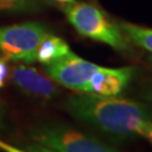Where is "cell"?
I'll return each instance as SVG.
<instances>
[{
	"instance_id": "8fae6325",
	"label": "cell",
	"mask_w": 152,
	"mask_h": 152,
	"mask_svg": "<svg viewBox=\"0 0 152 152\" xmlns=\"http://www.w3.org/2000/svg\"><path fill=\"white\" fill-rule=\"evenodd\" d=\"M9 78V66L7 64V60L0 58V88L5 87L6 82Z\"/></svg>"
},
{
	"instance_id": "7a4b0ae2",
	"label": "cell",
	"mask_w": 152,
	"mask_h": 152,
	"mask_svg": "<svg viewBox=\"0 0 152 152\" xmlns=\"http://www.w3.org/2000/svg\"><path fill=\"white\" fill-rule=\"evenodd\" d=\"M63 11L66 19L80 35L107 44L120 52L130 50V39L120 26L110 22L94 5L72 1L65 4Z\"/></svg>"
},
{
	"instance_id": "6da1fadb",
	"label": "cell",
	"mask_w": 152,
	"mask_h": 152,
	"mask_svg": "<svg viewBox=\"0 0 152 152\" xmlns=\"http://www.w3.org/2000/svg\"><path fill=\"white\" fill-rule=\"evenodd\" d=\"M64 108L77 121L117 142L145 136L152 125V106L142 102L80 92L68 97Z\"/></svg>"
},
{
	"instance_id": "8992f818",
	"label": "cell",
	"mask_w": 152,
	"mask_h": 152,
	"mask_svg": "<svg viewBox=\"0 0 152 152\" xmlns=\"http://www.w3.org/2000/svg\"><path fill=\"white\" fill-rule=\"evenodd\" d=\"M136 69L133 66L104 68L99 66L87 85L86 94L115 97L124 91L132 81Z\"/></svg>"
},
{
	"instance_id": "277c9868",
	"label": "cell",
	"mask_w": 152,
	"mask_h": 152,
	"mask_svg": "<svg viewBox=\"0 0 152 152\" xmlns=\"http://www.w3.org/2000/svg\"><path fill=\"white\" fill-rule=\"evenodd\" d=\"M48 35L44 25L27 22L0 27V55L7 61L32 63L36 50Z\"/></svg>"
},
{
	"instance_id": "5b68a950",
	"label": "cell",
	"mask_w": 152,
	"mask_h": 152,
	"mask_svg": "<svg viewBox=\"0 0 152 152\" xmlns=\"http://www.w3.org/2000/svg\"><path fill=\"white\" fill-rule=\"evenodd\" d=\"M45 72L54 80L71 90L86 94L87 85L99 65L82 59L72 51L50 64L45 65Z\"/></svg>"
},
{
	"instance_id": "9c48e42d",
	"label": "cell",
	"mask_w": 152,
	"mask_h": 152,
	"mask_svg": "<svg viewBox=\"0 0 152 152\" xmlns=\"http://www.w3.org/2000/svg\"><path fill=\"white\" fill-rule=\"evenodd\" d=\"M120 27L130 41L152 53V28L124 22L121 23Z\"/></svg>"
},
{
	"instance_id": "30bf717a",
	"label": "cell",
	"mask_w": 152,
	"mask_h": 152,
	"mask_svg": "<svg viewBox=\"0 0 152 152\" xmlns=\"http://www.w3.org/2000/svg\"><path fill=\"white\" fill-rule=\"evenodd\" d=\"M39 0H0V14L27 12L37 9Z\"/></svg>"
},
{
	"instance_id": "4fadbf2b",
	"label": "cell",
	"mask_w": 152,
	"mask_h": 152,
	"mask_svg": "<svg viewBox=\"0 0 152 152\" xmlns=\"http://www.w3.org/2000/svg\"><path fill=\"white\" fill-rule=\"evenodd\" d=\"M26 150H27V152H56L54 150L49 149V148L43 147L41 144L34 143V142H33L32 144H28L27 147H26Z\"/></svg>"
},
{
	"instance_id": "3957f363",
	"label": "cell",
	"mask_w": 152,
	"mask_h": 152,
	"mask_svg": "<svg viewBox=\"0 0 152 152\" xmlns=\"http://www.w3.org/2000/svg\"><path fill=\"white\" fill-rule=\"evenodd\" d=\"M34 143L56 152H120L97 137L64 124H44L32 133Z\"/></svg>"
},
{
	"instance_id": "ba28073f",
	"label": "cell",
	"mask_w": 152,
	"mask_h": 152,
	"mask_svg": "<svg viewBox=\"0 0 152 152\" xmlns=\"http://www.w3.org/2000/svg\"><path fill=\"white\" fill-rule=\"evenodd\" d=\"M70 52V46L63 38L48 33L36 50V61L46 65L59 60Z\"/></svg>"
},
{
	"instance_id": "52a82bcc",
	"label": "cell",
	"mask_w": 152,
	"mask_h": 152,
	"mask_svg": "<svg viewBox=\"0 0 152 152\" xmlns=\"http://www.w3.org/2000/svg\"><path fill=\"white\" fill-rule=\"evenodd\" d=\"M10 78L19 90L44 102L54 98L59 94V88L51 79L29 65L15 64L11 69Z\"/></svg>"
},
{
	"instance_id": "7c38bea8",
	"label": "cell",
	"mask_w": 152,
	"mask_h": 152,
	"mask_svg": "<svg viewBox=\"0 0 152 152\" xmlns=\"http://www.w3.org/2000/svg\"><path fill=\"white\" fill-rule=\"evenodd\" d=\"M140 96L147 103H152V80H150L144 85V87L142 88Z\"/></svg>"
},
{
	"instance_id": "5bb4252c",
	"label": "cell",
	"mask_w": 152,
	"mask_h": 152,
	"mask_svg": "<svg viewBox=\"0 0 152 152\" xmlns=\"http://www.w3.org/2000/svg\"><path fill=\"white\" fill-rule=\"evenodd\" d=\"M145 137H148V139H149V141L151 142V144H152V125L149 127L147 134H145Z\"/></svg>"
},
{
	"instance_id": "2e32d148",
	"label": "cell",
	"mask_w": 152,
	"mask_h": 152,
	"mask_svg": "<svg viewBox=\"0 0 152 152\" xmlns=\"http://www.w3.org/2000/svg\"><path fill=\"white\" fill-rule=\"evenodd\" d=\"M149 61H150V63H151V65H152V54L149 56Z\"/></svg>"
},
{
	"instance_id": "9a60e30c",
	"label": "cell",
	"mask_w": 152,
	"mask_h": 152,
	"mask_svg": "<svg viewBox=\"0 0 152 152\" xmlns=\"http://www.w3.org/2000/svg\"><path fill=\"white\" fill-rule=\"evenodd\" d=\"M53 1L61 2V4H70V2H72V1H76V0H53Z\"/></svg>"
}]
</instances>
